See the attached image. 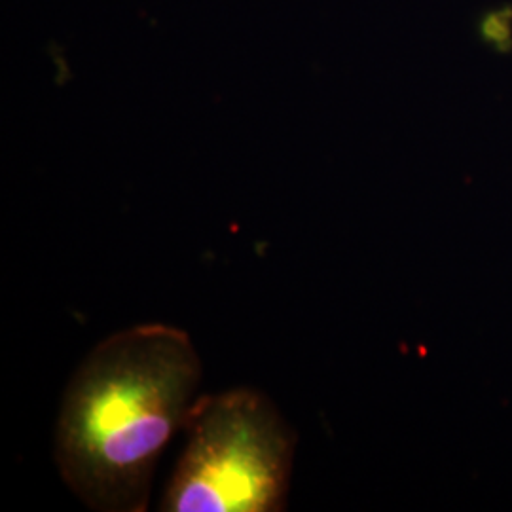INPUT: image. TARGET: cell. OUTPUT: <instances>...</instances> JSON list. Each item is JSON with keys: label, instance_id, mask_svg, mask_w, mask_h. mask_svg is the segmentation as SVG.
Listing matches in <instances>:
<instances>
[{"label": "cell", "instance_id": "cell-1", "mask_svg": "<svg viewBox=\"0 0 512 512\" xmlns=\"http://www.w3.org/2000/svg\"><path fill=\"white\" fill-rule=\"evenodd\" d=\"M202 376L192 338L177 327L137 325L97 344L55 423V465L67 488L93 511H147L158 459L184 431Z\"/></svg>", "mask_w": 512, "mask_h": 512}, {"label": "cell", "instance_id": "cell-2", "mask_svg": "<svg viewBox=\"0 0 512 512\" xmlns=\"http://www.w3.org/2000/svg\"><path fill=\"white\" fill-rule=\"evenodd\" d=\"M165 486V512H279L293 476L296 433L264 393L238 387L198 397Z\"/></svg>", "mask_w": 512, "mask_h": 512}, {"label": "cell", "instance_id": "cell-3", "mask_svg": "<svg viewBox=\"0 0 512 512\" xmlns=\"http://www.w3.org/2000/svg\"><path fill=\"white\" fill-rule=\"evenodd\" d=\"M476 35L495 54H512V2L486 10L476 21Z\"/></svg>", "mask_w": 512, "mask_h": 512}]
</instances>
